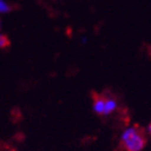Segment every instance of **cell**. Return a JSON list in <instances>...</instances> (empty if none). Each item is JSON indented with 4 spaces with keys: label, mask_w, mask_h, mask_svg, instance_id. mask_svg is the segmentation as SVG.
<instances>
[{
    "label": "cell",
    "mask_w": 151,
    "mask_h": 151,
    "mask_svg": "<svg viewBox=\"0 0 151 151\" xmlns=\"http://www.w3.org/2000/svg\"><path fill=\"white\" fill-rule=\"evenodd\" d=\"M146 145L144 130L138 125L127 129L122 135V147L125 151H141Z\"/></svg>",
    "instance_id": "6da1fadb"
},
{
    "label": "cell",
    "mask_w": 151,
    "mask_h": 151,
    "mask_svg": "<svg viewBox=\"0 0 151 151\" xmlns=\"http://www.w3.org/2000/svg\"><path fill=\"white\" fill-rule=\"evenodd\" d=\"M149 133L151 134V123H150V125H149Z\"/></svg>",
    "instance_id": "8992f818"
},
{
    "label": "cell",
    "mask_w": 151,
    "mask_h": 151,
    "mask_svg": "<svg viewBox=\"0 0 151 151\" xmlns=\"http://www.w3.org/2000/svg\"><path fill=\"white\" fill-rule=\"evenodd\" d=\"M117 103L113 99H106V106H104V114H109L116 109Z\"/></svg>",
    "instance_id": "3957f363"
},
{
    "label": "cell",
    "mask_w": 151,
    "mask_h": 151,
    "mask_svg": "<svg viewBox=\"0 0 151 151\" xmlns=\"http://www.w3.org/2000/svg\"><path fill=\"white\" fill-rule=\"evenodd\" d=\"M93 99V109L97 114H104V106H106V99L102 95H99L96 92H92Z\"/></svg>",
    "instance_id": "7a4b0ae2"
},
{
    "label": "cell",
    "mask_w": 151,
    "mask_h": 151,
    "mask_svg": "<svg viewBox=\"0 0 151 151\" xmlns=\"http://www.w3.org/2000/svg\"><path fill=\"white\" fill-rule=\"evenodd\" d=\"M0 46H1V48H7L10 46V40L7 38V36L5 35H1V37H0Z\"/></svg>",
    "instance_id": "277c9868"
},
{
    "label": "cell",
    "mask_w": 151,
    "mask_h": 151,
    "mask_svg": "<svg viewBox=\"0 0 151 151\" xmlns=\"http://www.w3.org/2000/svg\"><path fill=\"white\" fill-rule=\"evenodd\" d=\"M0 7H1V12H7V11H10L12 7L7 5L4 0H1V3H0Z\"/></svg>",
    "instance_id": "5b68a950"
}]
</instances>
